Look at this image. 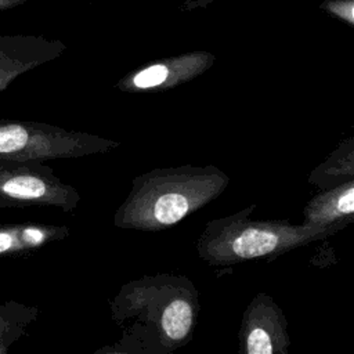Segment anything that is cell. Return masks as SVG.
<instances>
[{
	"instance_id": "cell-1",
	"label": "cell",
	"mask_w": 354,
	"mask_h": 354,
	"mask_svg": "<svg viewBox=\"0 0 354 354\" xmlns=\"http://www.w3.org/2000/svg\"><path fill=\"white\" fill-rule=\"evenodd\" d=\"M199 308V292L184 275L130 281L111 301V317L124 332L111 351L169 354L192 340Z\"/></svg>"
},
{
	"instance_id": "cell-2",
	"label": "cell",
	"mask_w": 354,
	"mask_h": 354,
	"mask_svg": "<svg viewBox=\"0 0 354 354\" xmlns=\"http://www.w3.org/2000/svg\"><path fill=\"white\" fill-rule=\"evenodd\" d=\"M228 184V174L213 165L152 169L134 177L116 209L113 225L142 232L163 231L213 202Z\"/></svg>"
},
{
	"instance_id": "cell-3",
	"label": "cell",
	"mask_w": 354,
	"mask_h": 354,
	"mask_svg": "<svg viewBox=\"0 0 354 354\" xmlns=\"http://www.w3.org/2000/svg\"><path fill=\"white\" fill-rule=\"evenodd\" d=\"M252 203L236 213L206 223L196 241L198 257L213 267H231L257 259H275L324 241L328 232L289 220H254Z\"/></svg>"
},
{
	"instance_id": "cell-4",
	"label": "cell",
	"mask_w": 354,
	"mask_h": 354,
	"mask_svg": "<svg viewBox=\"0 0 354 354\" xmlns=\"http://www.w3.org/2000/svg\"><path fill=\"white\" fill-rule=\"evenodd\" d=\"M120 142L44 122L0 118V160L46 162L105 153Z\"/></svg>"
},
{
	"instance_id": "cell-5",
	"label": "cell",
	"mask_w": 354,
	"mask_h": 354,
	"mask_svg": "<svg viewBox=\"0 0 354 354\" xmlns=\"http://www.w3.org/2000/svg\"><path fill=\"white\" fill-rule=\"evenodd\" d=\"M79 202L77 189L44 162L0 160V207H57L71 213Z\"/></svg>"
},
{
	"instance_id": "cell-6",
	"label": "cell",
	"mask_w": 354,
	"mask_h": 354,
	"mask_svg": "<svg viewBox=\"0 0 354 354\" xmlns=\"http://www.w3.org/2000/svg\"><path fill=\"white\" fill-rule=\"evenodd\" d=\"M216 55L206 50H194L151 61L126 73L115 84L123 93H160L194 80L209 71Z\"/></svg>"
},
{
	"instance_id": "cell-7",
	"label": "cell",
	"mask_w": 354,
	"mask_h": 354,
	"mask_svg": "<svg viewBox=\"0 0 354 354\" xmlns=\"http://www.w3.org/2000/svg\"><path fill=\"white\" fill-rule=\"evenodd\" d=\"M241 354H285L290 344L288 321L281 307L266 293L248 304L238 332Z\"/></svg>"
},
{
	"instance_id": "cell-8",
	"label": "cell",
	"mask_w": 354,
	"mask_h": 354,
	"mask_svg": "<svg viewBox=\"0 0 354 354\" xmlns=\"http://www.w3.org/2000/svg\"><path fill=\"white\" fill-rule=\"evenodd\" d=\"M66 44L36 35H0V93L24 73L61 57Z\"/></svg>"
},
{
	"instance_id": "cell-9",
	"label": "cell",
	"mask_w": 354,
	"mask_h": 354,
	"mask_svg": "<svg viewBox=\"0 0 354 354\" xmlns=\"http://www.w3.org/2000/svg\"><path fill=\"white\" fill-rule=\"evenodd\" d=\"M354 221V180L321 189L303 209L301 224L330 236Z\"/></svg>"
},
{
	"instance_id": "cell-10",
	"label": "cell",
	"mask_w": 354,
	"mask_h": 354,
	"mask_svg": "<svg viewBox=\"0 0 354 354\" xmlns=\"http://www.w3.org/2000/svg\"><path fill=\"white\" fill-rule=\"evenodd\" d=\"M66 225L44 223L0 224V257L29 256L41 248L69 236Z\"/></svg>"
},
{
	"instance_id": "cell-11",
	"label": "cell",
	"mask_w": 354,
	"mask_h": 354,
	"mask_svg": "<svg viewBox=\"0 0 354 354\" xmlns=\"http://www.w3.org/2000/svg\"><path fill=\"white\" fill-rule=\"evenodd\" d=\"M354 180V138L343 140L310 174L308 183L319 189Z\"/></svg>"
},
{
	"instance_id": "cell-12",
	"label": "cell",
	"mask_w": 354,
	"mask_h": 354,
	"mask_svg": "<svg viewBox=\"0 0 354 354\" xmlns=\"http://www.w3.org/2000/svg\"><path fill=\"white\" fill-rule=\"evenodd\" d=\"M40 314L39 307L28 306L17 300L0 303V354L28 335L30 325Z\"/></svg>"
},
{
	"instance_id": "cell-13",
	"label": "cell",
	"mask_w": 354,
	"mask_h": 354,
	"mask_svg": "<svg viewBox=\"0 0 354 354\" xmlns=\"http://www.w3.org/2000/svg\"><path fill=\"white\" fill-rule=\"evenodd\" d=\"M319 8L348 26H354V0H324Z\"/></svg>"
},
{
	"instance_id": "cell-14",
	"label": "cell",
	"mask_w": 354,
	"mask_h": 354,
	"mask_svg": "<svg viewBox=\"0 0 354 354\" xmlns=\"http://www.w3.org/2000/svg\"><path fill=\"white\" fill-rule=\"evenodd\" d=\"M218 1H227V0H185L181 6L183 10H194V8H201V7H207L212 6L213 3Z\"/></svg>"
},
{
	"instance_id": "cell-15",
	"label": "cell",
	"mask_w": 354,
	"mask_h": 354,
	"mask_svg": "<svg viewBox=\"0 0 354 354\" xmlns=\"http://www.w3.org/2000/svg\"><path fill=\"white\" fill-rule=\"evenodd\" d=\"M26 0H0V11L22 6Z\"/></svg>"
}]
</instances>
